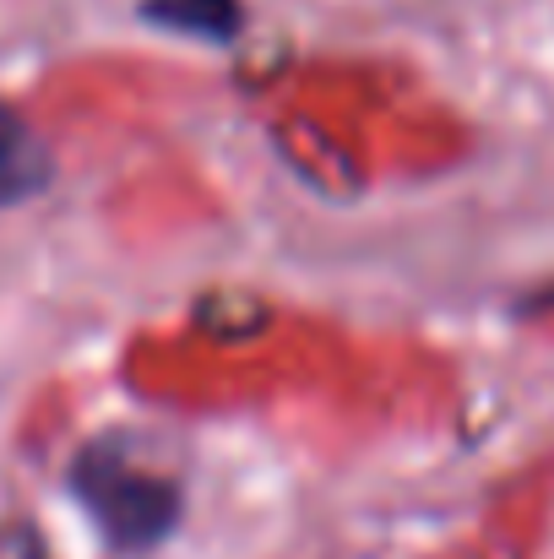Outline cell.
Instances as JSON below:
<instances>
[{
    "label": "cell",
    "instance_id": "3957f363",
    "mask_svg": "<svg viewBox=\"0 0 554 559\" xmlns=\"http://www.w3.org/2000/svg\"><path fill=\"white\" fill-rule=\"evenodd\" d=\"M142 16L169 27V33L212 38V44H228L245 27V5L239 0H142Z\"/></svg>",
    "mask_w": 554,
    "mask_h": 559
},
{
    "label": "cell",
    "instance_id": "277c9868",
    "mask_svg": "<svg viewBox=\"0 0 554 559\" xmlns=\"http://www.w3.org/2000/svg\"><path fill=\"white\" fill-rule=\"evenodd\" d=\"M16 559H49V555L38 549V538H22V555H16Z\"/></svg>",
    "mask_w": 554,
    "mask_h": 559
},
{
    "label": "cell",
    "instance_id": "7a4b0ae2",
    "mask_svg": "<svg viewBox=\"0 0 554 559\" xmlns=\"http://www.w3.org/2000/svg\"><path fill=\"white\" fill-rule=\"evenodd\" d=\"M55 180V153L49 142L33 131V120L22 109H11L0 98V212L22 206L33 195H44Z\"/></svg>",
    "mask_w": 554,
    "mask_h": 559
},
{
    "label": "cell",
    "instance_id": "6da1fadb",
    "mask_svg": "<svg viewBox=\"0 0 554 559\" xmlns=\"http://www.w3.org/2000/svg\"><path fill=\"white\" fill-rule=\"evenodd\" d=\"M66 489L120 555H148L164 538H175L185 511L180 478L142 467L120 440H87L66 467Z\"/></svg>",
    "mask_w": 554,
    "mask_h": 559
}]
</instances>
